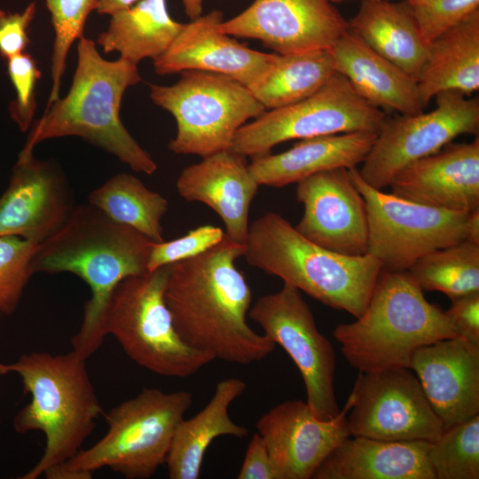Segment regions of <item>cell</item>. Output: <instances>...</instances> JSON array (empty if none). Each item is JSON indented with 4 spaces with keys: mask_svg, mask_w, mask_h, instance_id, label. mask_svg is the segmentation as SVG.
Instances as JSON below:
<instances>
[{
    "mask_svg": "<svg viewBox=\"0 0 479 479\" xmlns=\"http://www.w3.org/2000/svg\"><path fill=\"white\" fill-rule=\"evenodd\" d=\"M176 186L183 199L204 203L214 210L222 219L228 239L245 244L249 208L260 186L245 156L227 149L203 157L181 171Z\"/></svg>",
    "mask_w": 479,
    "mask_h": 479,
    "instance_id": "obj_22",
    "label": "cell"
},
{
    "mask_svg": "<svg viewBox=\"0 0 479 479\" xmlns=\"http://www.w3.org/2000/svg\"><path fill=\"white\" fill-rule=\"evenodd\" d=\"M110 17L97 43L106 53L116 51L121 59L135 65L161 57L185 26L171 18L166 0H140Z\"/></svg>",
    "mask_w": 479,
    "mask_h": 479,
    "instance_id": "obj_29",
    "label": "cell"
},
{
    "mask_svg": "<svg viewBox=\"0 0 479 479\" xmlns=\"http://www.w3.org/2000/svg\"><path fill=\"white\" fill-rule=\"evenodd\" d=\"M87 200L111 220L133 228L153 242L165 240L161 220L169 202L137 177L116 174L91 191Z\"/></svg>",
    "mask_w": 479,
    "mask_h": 479,
    "instance_id": "obj_31",
    "label": "cell"
},
{
    "mask_svg": "<svg viewBox=\"0 0 479 479\" xmlns=\"http://www.w3.org/2000/svg\"><path fill=\"white\" fill-rule=\"evenodd\" d=\"M248 316L297 366L313 415L323 420L337 416L340 409L334 390L335 353L329 340L318 330L302 292L284 283L279 291L259 297Z\"/></svg>",
    "mask_w": 479,
    "mask_h": 479,
    "instance_id": "obj_13",
    "label": "cell"
},
{
    "mask_svg": "<svg viewBox=\"0 0 479 479\" xmlns=\"http://www.w3.org/2000/svg\"><path fill=\"white\" fill-rule=\"evenodd\" d=\"M410 369L444 430L479 414V346L461 336L417 349Z\"/></svg>",
    "mask_w": 479,
    "mask_h": 479,
    "instance_id": "obj_20",
    "label": "cell"
},
{
    "mask_svg": "<svg viewBox=\"0 0 479 479\" xmlns=\"http://www.w3.org/2000/svg\"><path fill=\"white\" fill-rule=\"evenodd\" d=\"M75 207L67 177L53 161L20 153L0 197V236L41 243L59 230Z\"/></svg>",
    "mask_w": 479,
    "mask_h": 479,
    "instance_id": "obj_18",
    "label": "cell"
},
{
    "mask_svg": "<svg viewBox=\"0 0 479 479\" xmlns=\"http://www.w3.org/2000/svg\"><path fill=\"white\" fill-rule=\"evenodd\" d=\"M431 443L345 438L319 465L314 479H436Z\"/></svg>",
    "mask_w": 479,
    "mask_h": 479,
    "instance_id": "obj_24",
    "label": "cell"
},
{
    "mask_svg": "<svg viewBox=\"0 0 479 479\" xmlns=\"http://www.w3.org/2000/svg\"><path fill=\"white\" fill-rule=\"evenodd\" d=\"M36 12L35 2L21 12L0 10V55L9 58L25 52L30 40L27 35Z\"/></svg>",
    "mask_w": 479,
    "mask_h": 479,
    "instance_id": "obj_39",
    "label": "cell"
},
{
    "mask_svg": "<svg viewBox=\"0 0 479 479\" xmlns=\"http://www.w3.org/2000/svg\"><path fill=\"white\" fill-rule=\"evenodd\" d=\"M219 29L284 55L331 49L349 30V21L331 0H255Z\"/></svg>",
    "mask_w": 479,
    "mask_h": 479,
    "instance_id": "obj_15",
    "label": "cell"
},
{
    "mask_svg": "<svg viewBox=\"0 0 479 479\" xmlns=\"http://www.w3.org/2000/svg\"><path fill=\"white\" fill-rule=\"evenodd\" d=\"M54 29L51 54V90L45 110L59 98V89L67 57L73 43L83 36L90 13L97 10L98 0H44Z\"/></svg>",
    "mask_w": 479,
    "mask_h": 479,
    "instance_id": "obj_34",
    "label": "cell"
},
{
    "mask_svg": "<svg viewBox=\"0 0 479 479\" xmlns=\"http://www.w3.org/2000/svg\"><path fill=\"white\" fill-rule=\"evenodd\" d=\"M78 40L77 66L69 91L35 122L20 153H33L44 140L75 136L114 155L136 172L153 174L156 162L120 117L125 91L142 81L137 65L121 58L106 60L92 40L84 36Z\"/></svg>",
    "mask_w": 479,
    "mask_h": 479,
    "instance_id": "obj_3",
    "label": "cell"
},
{
    "mask_svg": "<svg viewBox=\"0 0 479 479\" xmlns=\"http://www.w3.org/2000/svg\"><path fill=\"white\" fill-rule=\"evenodd\" d=\"M168 265L128 277L115 287L105 331L140 366L164 377L187 378L215 360L179 336L166 304Z\"/></svg>",
    "mask_w": 479,
    "mask_h": 479,
    "instance_id": "obj_8",
    "label": "cell"
},
{
    "mask_svg": "<svg viewBox=\"0 0 479 479\" xmlns=\"http://www.w3.org/2000/svg\"><path fill=\"white\" fill-rule=\"evenodd\" d=\"M329 50L335 71L368 103L399 114L423 111L416 79L376 52L349 27Z\"/></svg>",
    "mask_w": 479,
    "mask_h": 479,
    "instance_id": "obj_23",
    "label": "cell"
},
{
    "mask_svg": "<svg viewBox=\"0 0 479 479\" xmlns=\"http://www.w3.org/2000/svg\"><path fill=\"white\" fill-rule=\"evenodd\" d=\"M405 2L427 44L479 10V0H405Z\"/></svg>",
    "mask_w": 479,
    "mask_h": 479,
    "instance_id": "obj_36",
    "label": "cell"
},
{
    "mask_svg": "<svg viewBox=\"0 0 479 479\" xmlns=\"http://www.w3.org/2000/svg\"><path fill=\"white\" fill-rule=\"evenodd\" d=\"M334 4L335 3H340V2H344V1H348V0H331Z\"/></svg>",
    "mask_w": 479,
    "mask_h": 479,
    "instance_id": "obj_45",
    "label": "cell"
},
{
    "mask_svg": "<svg viewBox=\"0 0 479 479\" xmlns=\"http://www.w3.org/2000/svg\"><path fill=\"white\" fill-rule=\"evenodd\" d=\"M224 232L219 226L206 224L189 231L185 235L153 243L147 263L148 271L194 257L220 243Z\"/></svg>",
    "mask_w": 479,
    "mask_h": 479,
    "instance_id": "obj_38",
    "label": "cell"
},
{
    "mask_svg": "<svg viewBox=\"0 0 479 479\" xmlns=\"http://www.w3.org/2000/svg\"><path fill=\"white\" fill-rule=\"evenodd\" d=\"M350 396L351 436L433 443L444 431L410 368L359 372Z\"/></svg>",
    "mask_w": 479,
    "mask_h": 479,
    "instance_id": "obj_14",
    "label": "cell"
},
{
    "mask_svg": "<svg viewBox=\"0 0 479 479\" xmlns=\"http://www.w3.org/2000/svg\"><path fill=\"white\" fill-rule=\"evenodd\" d=\"M335 73L330 50L278 54L272 67L248 89L266 110H271L315 94Z\"/></svg>",
    "mask_w": 479,
    "mask_h": 479,
    "instance_id": "obj_30",
    "label": "cell"
},
{
    "mask_svg": "<svg viewBox=\"0 0 479 479\" xmlns=\"http://www.w3.org/2000/svg\"><path fill=\"white\" fill-rule=\"evenodd\" d=\"M17 373L31 401L13 419L19 434L39 430L45 447L20 479L44 477L75 456L92 433L103 410L86 368L73 349L65 354L31 352L11 364L0 362V376Z\"/></svg>",
    "mask_w": 479,
    "mask_h": 479,
    "instance_id": "obj_4",
    "label": "cell"
},
{
    "mask_svg": "<svg viewBox=\"0 0 479 479\" xmlns=\"http://www.w3.org/2000/svg\"><path fill=\"white\" fill-rule=\"evenodd\" d=\"M349 27L376 52L417 78L428 44L405 1L363 0Z\"/></svg>",
    "mask_w": 479,
    "mask_h": 479,
    "instance_id": "obj_28",
    "label": "cell"
},
{
    "mask_svg": "<svg viewBox=\"0 0 479 479\" xmlns=\"http://www.w3.org/2000/svg\"><path fill=\"white\" fill-rule=\"evenodd\" d=\"M186 15L193 20L202 12L203 0H181Z\"/></svg>",
    "mask_w": 479,
    "mask_h": 479,
    "instance_id": "obj_44",
    "label": "cell"
},
{
    "mask_svg": "<svg viewBox=\"0 0 479 479\" xmlns=\"http://www.w3.org/2000/svg\"><path fill=\"white\" fill-rule=\"evenodd\" d=\"M193 401L192 392L145 388L103 413L108 429L88 449L52 470L47 479H90L108 467L127 479H148L166 462L175 431Z\"/></svg>",
    "mask_w": 479,
    "mask_h": 479,
    "instance_id": "obj_7",
    "label": "cell"
},
{
    "mask_svg": "<svg viewBox=\"0 0 479 479\" xmlns=\"http://www.w3.org/2000/svg\"><path fill=\"white\" fill-rule=\"evenodd\" d=\"M150 98L176 121L169 150L201 158L230 149L236 132L266 111L245 84L198 70L182 72L171 85L151 84Z\"/></svg>",
    "mask_w": 479,
    "mask_h": 479,
    "instance_id": "obj_9",
    "label": "cell"
},
{
    "mask_svg": "<svg viewBox=\"0 0 479 479\" xmlns=\"http://www.w3.org/2000/svg\"><path fill=\"white\" fill-rule=\"evenodd\" d=\"M416 82L424 108L444 91L468 96L478 90L479 10L428 44Z\"/></svg>",
    "mask_w": 479,
    "mask_h": 479,
    "instance_id": "obj_27",
    "label": "cell"
},
{
    "mask_svg": "<svg viewBox=\"0 0 479 479\" xmlns=\"http://www.w3.org/2000/svg\"><path fill=\"white\" fill-rule=\"evenodd\" d=\"M245 245L225 235L210 249L168 265L164 297L179 336L215 359L249 365L276 344L247 324L252 292L235 263Z\"/></svg>",
    "mask_w": 479,
    "mask_h": 479,
    "instance_id": "obj_1",
    "label": "cell"
},
{
    "mask_svg": "<svg viewBox=\"0 0 479 479\" xmlns=\"http://www.w3.org/2000/svg\"><path fill=\"white\" fill-rule=\"evenodd\" d=\"M423 291H437L451 300L479 291V245L463 240L436 249L408 270Z\"/></svg>",
    "mask_w": 479,
    "mask_h": 479,
    "instance_id": "obj_32",
    "label": "cell"
},
{
    "mask_svg": "<svg viewBox=\"0 0 479 479\" xmlns=\"http://www.w3.org/2000/svg\"><path fill=\"white\" fill-rule=\"evenodd\" d=\"M445 314L457 334L479 346V291L451 300Z\"/></svg>",
    "mask_w": 479,
    "mask_h": 479,
    "instance_id": "obj_40",
    "label": "cell"
},
{
    "mask_svg": "<svg viewBox=\"0 0 479 479\" xmlns=\"http://www.w3.org/2000/svg\"><path fill=\"white\" fill-rule=\"evenodd\" d=\"M140 0H98L97 12L112 15L116 12L130 7Z\"/></svg>",
    "mask_w": 479,
    "mask_h": 479,
    "instance_id": "obj_42",
    "label": "cell"
},
{
    "mask_svg": "<svg viewBox=\"0 0 479 479\" xmlns=\"http://www.w3.org/2000/svg\"><path fill=\"white\" fill-rule=\"evenodd\" d=\"M424 113L385 117L358 172L372 187H388L406 165L433 154L454 138L479 130V99L454 90L436 97Z\"/></svg>",
    "mask_w": 479,
    "mask_h": 479,
    "instance_id": "obj_12",
    "label": "cell"
},
{
    "mask_svg": "<svg viewBox=\"0 0 479 479\" xmlns=\"http://www.w3.org/2000/svg\"><path fill=\"white\" fill-rule=\"evenodd\" d=\"M466 240L479 245V208L469 213Z\"/></svg>",
    "mask_w": 479,
    "mask_h": 479,
    "instance_id": "obj_43",
    "label": "cell"
},
{
    "mask_svg": "<svg viewBox=\"0 0 479 479\" xmlns=\"http://www.w3.org/2000/svg\"><path fill=\"white\" fill-rule=\"evenodd\" d=\"M392 194L415 203L456 212L479 208V138L451 142L417 160L392 178Z\"/></svg>",
    "mask_w": 479,
    "mask_h": 479,
    "instance_id": "obj_21",
    "label": "cell"
},
{
    "mask_svg": "<svg viewBox=\"0 0 479 479\" xmlns=\"http://www.w3.org/2000/svg\"><path fill=\"white\" fill-rule=\"evenodd\" d=\"M408 271L381 269L364 312L334 329L347 362L361 373L410 368L413 352L458 336Z\"/></svg>",
    "mask_w": 479,
    "mask_h": 479,
    "instance_id": "obj_5",
    "label": "cell"
},
{
    "mask_svg": "<svg viewBox=\"0 0 479 479\" xmlns=\"http://www.w3.org/2000/svg\"><path fill=\"white\" fill-rule=\"evenodd\" d=\"M385 117L384 111L360 97L336 72L309 98L266 110L244 124L230 149L253 158L269 153L275 145L288 140L357 131L377 133Z\"/></svg>",
    "mask_w": 479,
    "mask_h": 479,
    "instance_id": "obj_10",
    "label": "cell"
},
{
    "mask_svg": "<svg viewBox=\"0 0 479 479\" xmlns=\"http://www.w3.org/2000/svg\"><path fill=\"white\" fill-rule=\"evenodd\" d=\"M348 401L331 420L317 419L307 402L288 400L263 413L256 422L279 479H309L348 436Z\"/></svg>",
    "mask_w": 479,
    "mask_h": 479,
    "instance_id": "obj_17",
    "label": "cell"
},
{
    "mask_svg": "<svg viewBox=\"0 0 479 479\" xmlns=\"http://www.w3.org/2000/svg\"><path fill=\"white\" fill-rule=\"evenodd\" d=\"M223 13L218 10L191 20L169 46L153 60L159 75L188 70L230 76L249 87L274 64L278 54L248 48L219 29Z\"/></svg>",
    "mask_w": 479,
    "mask_h": 479,
    "instance_id": "obj_19",
    "label": "cell"
},
{
    "mask_svg": "<svg viewBox=\"0 0 479 479\" xmlns=\"http://www.w3.org/2000/svg\"><path fill=\"white\" fill-rule=\"evenodd\" d=\"M244 245L248 264L355 318L365 310L382 269L369 254L343 255L313 243L275 212L249 225Z\"/></svg>",
    "mask_w": 479,
    "mask_h": 479,
    "instance_id": "obj_6",
    "label": "cell"
},
{
    "mask_svg": "<svg viewBox=\"0 0 479 479\" xmlns=\"http://www.w3.org/2000/svg\"><path fill=\"white\" fill-rule=\"evenodd\" d=\"M349 173L366 204L367 254L382 269L407 271L427 254L466 240L470 212L409 201L372 187L357 167L349 169Z\"/></svg>",
    "mask_w": 479,
    "mask_h": 479,
    "instance_id": "obj_11",
    "label": "cell"
},
{
    "mask_svg": "<svg viewBox=\"0 0 479 479\" xmlns=\"http://www.w3.org/2000/svg\"><path fill=\"white\" fill-rule=\"evenodd\" d=\"M39 243L13 235L0 236V314L17 310L34 275L31 260Z\"/></svg>",
    "mask_w": 479,
    "mask_h": 479,
    "instance_id": "obj_35",
    "label": "cell"
},
{
    "mask_svg": "<svg viewBox=\"0 0 479 479\" xmlns=\"http://www.w3.org/2000/svg\"><path fill=\"white\" fill-rule=\"evenodd\" d=\"M8 75L16 91V98L9 105L11 118L21 131L32 125L36 109L35 86L41 71L35 59L22 52L7 59Z\"/></svg>",
    "mask_w": 479,
    "mask_h": 479,
    "instance_id": "obj_37",
    "label": "cell"
},
{
    "mask_svg": "<svg viewBox=\"0 0 479 479\" xmlns=\"http://www.w3.org/2000/svg\"><path fill=\"white\" fill-rule=\"evenodd\" d=\"M239 479H279L266 445L255 432L246 451Z\"/></svg>",
    "mask_w": 479,
    "mask_h": 479,
    "instance_id": "obj_41",
    "label": "cell"
},
{
    "mask_svg": "<svg viewBox=\"0 0 479 479\" xmlns=\"http://www.w3.org/2000/svg\"><path fill=\"white\" fill-rule=\"evenodd\" d=\"M376 136L357 131L300 139L285 152L251 158L248 169L259 185L283 187L321 171L357 167Z\"/></svg>",
    "mask_w": 479,
    "mask_h": 479,
    "instance_id": "obj_25",
    "label": "cell"
},
{
    "mask_svg": "<svg viewBox=\"0 0 479 479\" xmlns=\"http://www.w3.org/2000/svg\"><path fill=\"white\" fill-rule=\"evenodd\" d=\"M154 242L133 228L111 220L93 205H75L65 224L39 243L31 260L34 274L69 272L90 287L72 349L86 360L103 344L111 296L124 279L148 271Z\"/></svg>",
    "mask_w": 479,
    "mask_h": 479,
    "instance_id": "obj_2",
    "label": "cell"
},
{
    "mask_svg": "<svg viewBox=\"0 0 479 479\" xmlns=\"http://www.w3.org/2000/svg\"><path fill=\"white\" fill-rule=\"evenodd\" d=\"M246 388L247 383L239 378L220 381L207 405L192 418L180 421L165 462L170 479H198L206 451L216 437L248 435L249 430L229 415L230 405Z\"/></svg>",
    "mask_w": 479,
    "mask_h": 479,
    "instance_id": "obj_26",
    "label": "cell"
},
{
    "mask_svg": "<svg viewBox=\"0 0 479 479\" xmlns=\"http://www.w3.org/2000/svg\"><path fill=\"white\" fill-rule=\"evenodd\" d=\"M296 184L303 215L294 228L301 235L343 255L367 254L366 204L349 169L321 171Z\"/></svg>",
    "mask_w": 479,
    "mask_h": 479,
    "instance_id": "obj_16",
    "label": "cell"
},
{
    "mask_svg": "<svg viewBox=\"0 0 479 479\" xmlns=\"http://www.w3.org/2000/svg\"><path fill=\"white\" fill-rule=\"evenodd\" d=\"M428 456L436 479H478L479 414L444 430Z\"/></svg>",
    "mask_w": 479,
    "mask_h": 479,
    "instance_id": "obj_33",
    "label": "cell"
}]
</instances>
